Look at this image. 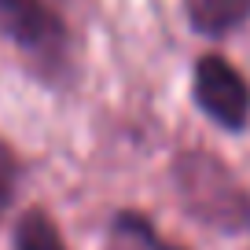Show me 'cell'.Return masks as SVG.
Instances as JSON below:
<instances>
[{
	"label": "cell",
	"mask_w": 250,
	"mask_h": 250,
	"mask_svg": "<svg viewBox=\"0 0 250 250\" xmlns=\"http://www.w3.org/2000/svg\"><path fill=\"white\" fill-rule=\"evenodd\" d=\"M0 30L44 66L66 59V26L48 0H0Z\"/></svg>",
	"instance_id": "cell-1"
},
{
	"label": "cell",
	"mask_w": 250,
	"mask_h": 250,
	"mask_svg": "<svg viewBox=\"0 0 250 250\" xmlns=\"http://www.w3.org/2000/svg\"><path fill=\"white\" fill-rule=\"evenodd\" d=\"M195 100L225 129H243L250 118V85L221 55H203L195 66Z\"/></svg>",
	"instance_id": "cell-2"
},
{
	"label": "cell",
	"mask_w": 250,
	"mask_h": 250,
	"mask_svg": "<svg viewBox=\"0 0 250 250\" xmlns=\"http://www.w3.org/2000/svg\"><path fill=\"white\" fill-rule=\"evenodd\" d=\"M184 11L191 30L206 37H221L250 19V0H184Z\"/></svg>",
	"instance_id": "cell-3"
},
{
	"label": "cell",
	"mask_w": 250,
	"mask_h": 250,
	"mask_svg": "<svg viewBox=\"0 0 250 250\" xmlns=\"http://www.w3.org/2000/svg\"><path fill=\"white\" fill-rule=\"evenodd\" d=\"M15 247L19 250H66L55 232V225L44 217V213L30 210L22 221H19V232H15Z\"/></svg>",
	"instance_id": "cell-4"
},
{
	"label": "cell",
	"mask_w": 250,
	"mask_h": 250,
	"mask_svg": "<svg viewBox=\"0 0 250 250\" xmlns=\"http://www.w3.org/2000/svg\"><path fill=\"white\" fill-rule=\"evenodd\" d=\"M11 188H15V158H11V151L0 144V213H4V206L11 203Z\"/></svg>",
	"instance_id": "cell-5"
}]
</instances>
